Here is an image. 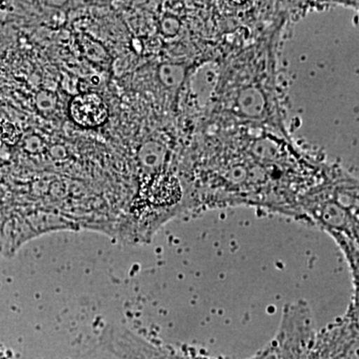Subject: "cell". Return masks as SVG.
Returning a JSON list of instances; mask_svg holds the SVG:
<instances>
[{
	"label": "cell",
	"instance_id": "obj_1",
	"mask_svg": "<svg viewBox=\"0 0 359 359\" xmlns=\"http://www.w3.org/2000/svg\"><path fill=\"white\" fill-rule=\"evenodd\" d=\"M302 219L327 231L346 257L358 297V183L348 176L325 177L299 200Z\"/></svg>",
	"mask_w": 359,
	"mask_h": 359
},
{
	"label": "cell",
	"instance_id": "obj_2",
	"mask_svg": "<svg viewBox=\"0 0 359 359\" xmlns=\"http://www.w3.org/2000/svg\"><path fill=\"white\" fill-rule=\"evenodd\" d=\"M69 113L73 121L84 128H96L106 122L108 108L96 93H84L71 100Z\"/></svg>",
	"mask_w": 359,
	"mask_h": 359
}]
</instances>
